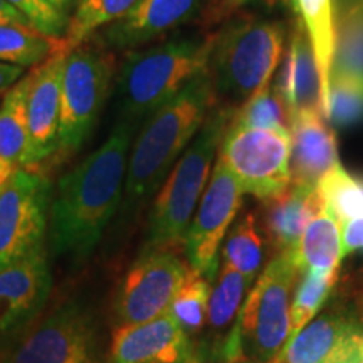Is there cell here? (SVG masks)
<instances>
[{
	"mask_svg": "<svg viewBox=\"0 0 363 363\" xmlns=\"http://www.w3.org/2000/svg\"><path fill=\"white\" fill-rule=\"evenodd\" d=\"M66 52L54 54L33 67V84L27 101L33 170L57 152L61 116V78Z\"/></svg>",
	"mask_w": 363,
	"mask_h": 363,
	"instance_id": "17",
	"label": "cell"
},
{
	"mask_svg": "<svg viewBox=\"0 0 363 363\" xmlns=\"http://www.w3.org/2000/svg\"><path fill=\"white\" fill-rule=\"evenodd\" d=\"M251 2L261 4V6L266 9H276L279 6H289V2H291V0H251Z\"/></svg>",
	"mask_w": 363,
	"mask_h": 363,
	"instance_id": "40",
	"label": "cell"
},
{
	"mask_svg": "<svg viewBox=\"0 0 363 363\" xmlns=\"http://www.w3.org/2000/svg\"><path fill=\"white\" fill-rule=\"evenodd\" d=\"M338 165L337 135L320 111H303L291 120V184L316 187Z\"/></svg>",
	"mask_w": 363,
	"mask_h": 363,
	"instance_id": "18",
	"label": "cell"
},
{
	"mask_svg": "<svg viewBox=\"0 0 363 363\" xmlns=\"http://www.w3.org/2000/svg\"><path fill=\"white\" fill-rule=\"evenodd\" d=\"M242 203V190L224 162L217 158L211 179L185 233L189 266L212 281L219 271V247Z\"/></svg>",
	"mask_w": 363,
	"mask_h": 363,
	"instance_id": "11",
	"label": "cell"
},
{
	"mask_svg": "<svg viewBox=\"0 0 363 363\" xmlns=\"http://www.w3.org/2000/svg\"><path fill=\"white\" fill-rule=\"evenodd\" d=\"M233 111L216 103L202 128L163 180L150 211L147 244L143 251L184 249L185 233L206 192L214 169L216 153L219 152L220 140Z\"/></svg>",
	"mask_w": 363,
	"mask_h": 363,
	"instance_id": "4",
	"label": "cell"
},
{
	"mask_svg": "<svg viewBox=\"0 0 363 363\" xmlns=\"http://www.w3.org/2000/svg\"><path fill=\"white\" fill-rule=\"evenodd\" d=\"M235 363H257L256 360H247V358H242V360H239V362H235Z\"/></svg>",
	"mask_w": 363,
	"mask_h": 363,
	"instance_id": "42",
	"label": "cell"
},
{
	"mask_svg": "<svg viewBox=\"0 0 363 363\" xmlns=\"http://www.w3.org/2000/svg\"><path fill=\"white\" fill-rule=\"evenodd\" d=\"M229 123L246 128L278 130L291 135V113L271 83L234 110Z\"/></svg>",
	"mask_w": 363,
	"mask_h": 363,
	"instance_id": "27",
	"label": "cell"
},
{
	"mask_svg": "<svg viewBox=\"0 0 363 363\" xmlns=\"http://www.w3.org/2000/svg\"><path fill=\"white\" fill-rule=\"evenodd\" d=\"M342 224V244L343 256L350 254L357 249L363 247V217H353V219L340 222Z\"/></svg>",
	"mask_w": 363,
	"mask_h": 363,
	"instance_id": "35",
	"label": "cell"
},
{
	"mask_svg": "<svg viewBox=\"0 0 363 363\" xmlns=\"http://www.w3.org/2000/svg\"><path fill=\"white\" fill-rule=\"evenodd\" d=\"M133 126L118 121L93 153L59 179L48 229L54 256L79 262L96 249L123 197Z\"/></svg>",
	"mask_w": 363,
	"mask_h": 363,
	"instance_id": "1",
	"label": "cell"
},
{
	"mask_svg": "<svg viewBox=\"0 0 363 363\" xmlns=\"http://www.w3.org/2000/svg\"><path fill=\"white\" fill-rule=\"evenodd\" d=\"M222 363H229V362H222Z\"/></svg>",
	"mask_w": 363,
	"mask_h": 363,
	"instance_id": "43",
	"label": "cell"
},
{
	"mask_svg": "<svg viewBox=\"0 0 363 363\" xmlns=\"http://www.w3.org/2000/svg\"><path fill=\"white\" fill-rule=\"evenodd\" d=\"M52 187L38 170L17 169L0 194V269L45 249Z\"/></svg>",
	"mask_w": 363,
	"mask_h": 363,
	"instance_id": "9",
	"label": "cell"
},
{
	"mask_svg": "<svg viewBox=\"0 0 363 363\" xmlns=\"http://www.w3.org/2000/svg\"><path fill=\"white\" fill-rule=\"evenodd\" d=\"M325 201L316 187L291 184L278 197L262 202L261 230L276 254L296 247L308 224L325 211Z\"/></svg>",
	"mask_w": 363,
	"mask_h": 363,
	"instance_id": "20",
	"label": "cell"
},
{
	"mask_svg": "<svg viewBox=\"0 0 363 363\" xmlns=\"http://www.w3.org/2000/svg\"><path fill=\"white\" fill-rule=\"evenodd\" d=\"M115 56L101 49L81 45L67 52L61 78V116L57 152L74 155L98 123L115 83Z\"/></svg>",
	"mask_w": 363,
	"mask_h": 363,
	"instance_id": "6",
	"label": "cell"
},
{
	"mask_svg": "<svg viewBox=\"0 0 363 363\" xmlns=\"http://www.w3.org/2000/svg\"><path fill=\"white\" fill-rule=\"evenodd\" d=\"M184 363H206V352H203V348H194V350H190L187 360Z\"/></svg>",
	"mask_w": 363,
	"mask_h": 363,
	"instance_id": "39",
	"label": "cell"
},
{
	"mask_svg": "<svg viewBox=\"0 0 363 363\" xmlns=\"http://www.w3.org/2000/svg\"><path fill=\"white\" fill-rule=\"evenodd\" d=\"M190 350L189 335L165 313L147 323L116 326L110 363H184Z\"/></svg>",
	"mask_w": 363,
	"mask_h": 363,
	"instance_id": "14",
	"label": "cell"
},
{
	"mask_svg": "<svg viewBox=\"0 0 363 363\" xmlns=\"http://www.w3.org/2000/svg\"><path fill=\"white\" fill-rule=\"evenodd\" d=\"M286 39L284 22L244 9L222 22L214 33L207 66L217 103L238 110L269 84Z\"/></svg>",
	"mask_w": 363,
	"mask_h": 363,
	"instance_id": "3",
	"label": "cell"
},
{
	"mask_svg": "<svg viewBox=\"0 0 363 363\" xmlns=\"http://www.w3.org/2000/svg\"><path fill=\"white\" fill-rule=\"evenodd\" d=\"M187 271L177 251H143L125 274L113 301L118 326L147 323L169 313Z\"/></svg>",
	"mask_w": 363,
	"mask_h": 363,
	"instance_id": "10",
	"label": "cell"
},
{
	"mask_svg": "<svg viewBox=\"0 0 363 363\" xmlns=\"http://www.w3.org/2000/svg\"><path fill=\"white\" fill-rule=\"evenodd\" d=\"M24 74V67L2 65V62H0V94L6 93L7 89H11Z\"/></svg>",
	"mask_w": 363,
	"mask_h": 363,
	"instance_id": "36",
	"label": "cell"
},
{
	"mask_svg": "<svg viewBox=\"0 0 363 363\" xmlns=\"http://www.w3.org/2000/svg\"><path fill=\"white\" fill-rule=\"evenodd\" d=\"M11 363H101L93 320L76 305L57 308L27 333Z\"/></svg>",
	"mask_w": 363,
	"mask_h": 363,
	"instance_id": "12",
	"label": "cell"
},
{
	"mask_svg": "<svg viewBox=\"0 0 363 363\" xmlns=\"http://www.w3.org/2000/svg\"><path fill=\"white\" fill-rule=\"evenodd\" d=\"M219 160L233 172L242 194L261 202L278 197L291 185V135L278 130L227 125Z\"/></svg>",
	"mask_w": 363,
	"mask_h": 363,
	"instance_id": "8",
	"label": "cell"
},
{
	"mask_svg": "<svg viewBox=\"0 0 363 363\" xmlns=\"http://www.w3.org/2000/svg\"><path fill=\"white\" fill-rule=\"evenodd\" d=\"M206 0H140L123 19L104 27L101 38L116 49H133L201 17Z\"/></svg>",
	"mask_w": 363,
	"mask_h": 363,
	"instance_id": "16",
	"label": "cell"
},
{
	"mask_svg": "<svg viewBox=\"0 0 363 363\" xmlns=\"http://www.w3.org/2000/svg\"><path fill=\"white\" fill-rule=\"evenodd\" d=\"M222 261L240 272L249 286L256 281L264 262V235L256 214L247 212L230 227L222 247Z\"/></svg>",
	"mask_w": 363,
	"mask_h": 363,
	"instance_id": "25",
	"label": "cell"
},
{
	"mask_svg": "<svg viewBox=\"0 0 363 363\" xmlns=\"http://www.w3.org/2000/svg\"><path fill=\"white\" fill-rule=\"evenodd\" d=\"M326 120L340 128L363 121V74L342 69L331 71Z\"/></svg>",
	"mask_w": 363,
	"mask_h": 363,
	"instance_id": "30",
	"label": "cell"
},
{
	"mask_svg": "<svg viewBox=\"0 0 363 363\" xmlns=\"http://www.w3.org/2000/svg\"><path fill=\"white\" fill-rule=\"evenodd\" d=\"M298 274L303 272L294 261L293 249L276 254L239 311L242 343L257 363L271 362L288 343L291 293Z\"/></svg>",
	"mask_w": 363,
	"mask_h": 363,
	"instance_id": "7",
	"label": "cell"
},
{
	"mask_svg": "<svg viewBox=\"0 0 363 363\" xmlns=\"http://www.w3.org/2000/svg\"><path fill=\"white\" fill-rule=\"evenodd\" d=\"M338 281V269L333 271H305L301 283L298 284L291 305V318H289V340H293L311 318L323 306L333 286Z\"/></svg>",
	"mask_w": 363,
	"mask_h": 363,
	"instance_id": "29",
	"label": "cell"
},
{
	"mask_svg": "<svg viewBox=\"0 0 363 363\" xmlns=\"http://www.w3.org/2000/svg\"><path fill=\"white\" fill-rule=\"evenodd\" d=\"M294 17L305 27L320 74L321 111L326 118L330 104V81L337 52V22L333 0H291Z\"/></svg>",
	"mask_w": 363,
	"mask_h": 363,
	"instance_id": "21",
	"label": "cell"
},
{
	"mask_svg": "<svg viewBox=\"0 0 363 363\" xmlns=\"http://www.w3.org/2000/svg\"><path fill=\"white\" fill-rule=\"evenodd\" d=\"M138 2L140 0H76V9L67 21V29L62 38L65 52L81 48L98 30L123 19Z\"/></svg>",
	"mask_w": 363,
	"mask_h": 363,
	"instance_id": "26",
	"label": "cell"
},
{
	"mask_svg": "<svg viewBox=\"0 0 363 363\" xmlns=\"http://www.w3.org/2000/svg\"><path fill=\"white\" fill-rule=\"evenodd\" d=\"M12 7H16L34 29L51 38L62 39L67 29L66 13L59 12L45 0H6Z\"/></svg>",
	"mask_w": 363,
	"mask_h": 363,
	"instance_id": "34",
	"label": "cell"
},
{
	"mask_svg": "<svg viewBox=\"0 0 363 363\" xmlns=\"http://www.w3.org/2000/svg\"><path fill=\"white\" fill-rule=\"evenodd\" d=\"M33 84V69L6 91L0 103V155L17 169L33 170L27 101Z\"/></svg>",
	"mask_w": 363,
	"mask_h": 363,
	"instance_id": "22",
	"label": "cell"
},
{
	"mask_svg": "<svg viewBox=\"0 0 363 363\" xmlns=\"http://www.w3.org/2000/svg\"><path fill=\"white\" fill-rule=\"evenodd\" d=\"M212 40L214 33L180 35L130 52L115 79L121 120L136 123L148 118L207 71Z\"/></svg>",
	"mask_w": 363,
	"mask_h": 363,
	"instance_id": "5",
	"label": "cell"
},
{
	"mask_svg": "<svg viewBox=\"0 0 363 363\" xmlns=\"http://www.w3.org/2000/svg\"><path fill=\"white\" fill-rule=\"evenodd\" d=\"M45 2H48V4H51V6H52L54 9H57L59 12H62V13H65V12H66V9L69 7L71 0H45Z\"/></svg>",
	"mask_w": 363,
	"mask_h": 363,
	"instance_id": "41",
	"label": "cell"
},
{
	"mask_svg": "<svg viewBox=\"0 0 363 363\" xmlns=\"http://www.w3.org/2000/svg\"><path fill=\"white\" fill-rule=\"evenodd\" d=\"M316 189L326 211L340 222L363 217V179L352 177L340 163L318 182Z\"/></svg>",
	"mask_w": 363,
	"mask_h": 363,
	"instance_id": "28",
	"label": "cell"
},
{
	"mask_svg": "<svg viewBox=\"0 0 363 363\" xmlns=\"http://www.w3.org/2000/svg\"><path fill=\"white\" fill-rule=\"evenodd\" d=\"M65 52L62 39L51 38L26 26L0 24V62L35 67L54 54Z\"/></svg>",
	"mask_w": 363,
	"mask_h": 363,
	"instance_id": "24",
	"label": "cell"
},
{
	"mask_svg": "<svg viewBox=\"0 0 363 363\" xmlns=\"http://www.w3.org/2000/svg\"><path fill=\"white\" fill-rule=\"evenodd\" d=\"M299 271H333L343 259L342 224L325 208L313 219L293 249Z\"/></svg>",
	"mask_w": 363,
	"mask_h": 363,
	"instance_id": "23",
	"label": "cell"
},
{
	"mask_svg": "<svg viewBox=\"0 0 363 363\" xmlns=\"http://www.w3.org/2000/svg\"><path fill=\"white\" fill-rule=\"evenodd\" d=\"M17 167L12 165L11 162H7L6 158L0 155V194H2V190L6 189V185L9 184V180L12 179V175L16 174Z\"/></svg>",
	"mask_w": 363,
	"mask_h": 363,
	"instance_id": "38",
	"label": "cell"
},
{
	"mask_svg": "<svg viewBox=\"0 0 363 363\" xmlns=\"http://www.w3.org/2000/svg\"><path fill=\"white\" fill-rule=\"evenodd\" d=\"M0 24H13V26H26L33 27L30 22L26 19L22 13L17 11L16 7H12L11 4L6 0H0ZM34 29V27H33Z\"/></svg>",
	"mask_w": 363,
	"mask_h": 363,
	"instance_id": "37",
	"label": "cell"
},
{
	"mask_svg": "<svg viewBox=\"0 0 363 363\" xmlns=\"http://www.w3.org/2000/svg\"><path fill=\"white\" fill-rule=\"evenodd\" d=\"M249 288L246 278L233 266L222 261V266L217 271V283L211 289L208 299L207 323L211 328L222 330L234 321L239 315L240 303Z\"/></svg>",
	"mask_w": 363,
	"mask_h": 363,
	"instance_id": "32",
	"label": "cell"
},
{
	"mask_svg": "<svg viewBox=\"0 0 363 363\" xmlns=\"http://www.w3.org/2000/svg\"><path fill=\"white\" fill-rule=\"evenodd\" d=\"M216 103L211 76L203 71L147 118L130 150L126 206H136L160 187Z\"/></svg>",
	"mask_w": 363,
	"mask_h": 363,
	"instance_id": "2",
	"label": "cell"
},
{
	"mask_svg": "<svg viewBox=\"0 0 363 363\" xmlns=\"http://www.w3.org/2000/svg\"><path fill=\"white\" fill-rule=\"evenodd\" d=\"M333 69L363 74V2L353 4L337 26Z\"/></svg>",
	"mask_w": 363,
	"mask_h": 363,
	"instance_id": "33",
	"label": "cell"
},
{
	"mask_svg": "<svg viewBox=\"0 0 363 363\" xmlns=\"http://www.w3.org/2000/svg\"><path fill=\"white\" fill-rule=\"evenodd\" d=\"M51 288L45 249L0 269V333L33 320L48 301Z\"/></svg>",
	"mask_w": 363,
	"mask_h": 363,
	"instance_id": "15",
	"label": "cell"
},
{
	"mask_svg": "<svg viewBox=\"0 0 363 363\" xmlns=\"http://www.w3.org/2000/svg\"><path fill=\"white\" fill-rule=\"evenodd\" d=\"M267 363H363V328L343 310L328 311Z\"/></svg>",
	"mask_w": 363,
	"mask_h": 363,
	"instance_id": "13",
	"label": "cell"
},
{
	"mask_svg": "<svg viewBox=\"0 0 363 363\" xmlns=\"http://www.w3.org/2000/svg\"><path fill=\"white\" fill-rule=\"evenodd\" d=\"M208 299H211V281L189 266L184 284L175 294L169 313L185 333L194 335L206 323Z\"/></svg>",
	"mask_w": 363,
	"mask_h": 363,
	"instance_id": "31",
	"label": "cell"
},
{
	"mask_svg": "<svg viewBox=\"0 0 363 363\" xmlns=\"http://www.w3.org/2000/svg\"><path fill=\"white\" fill-rule=\"evenodd\" d=\"M279 96L284 99L289 113L296 116L303 111H321L320 74L313 54L310 39L298 17L291 21L288 33L283 62L272 84Z\"/></svg>",
	"mask_w": 363,
	"mask_h": 363,
	"instance_id": "19",
	"label": "cell"
}]
</instances>
